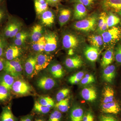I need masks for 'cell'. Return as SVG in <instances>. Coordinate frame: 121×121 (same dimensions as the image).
<instances>
[{
  "mask_svg": "<svg viewBox=\"0 0 121 121\" xmlns=\"http://www.w3.org/2000/svg\"><path fill=\"white\" fill-rule=\"evenodd\" d=\"M27 37L28 36H25L17 39H15L14 41V44L18 47L21 46L24 43Z\"/></svg>",
  "mask_w": 121,
  "mask_h": 121,
  "instance_id": "bcb514c9",
  "label": "cell"
},
{
  "mask_svg": "<svg viewBox=\"0 0 121 121\" xmlns=\"http://www.w3.org/2000/svg\"><path fill=\"white\" fill-rule=\"evenodd\" d=\"M32 117L31 115H29L23 117L19 121H32Z\"/></svg>",
  "mask_w": 121,
  "mask_h": 121,
  "instance_id": "816d5d0a",
  "label": "cell"
},
{
  "mask_svg": "<svg viewBox=\"0 0 121 121\" xmlns=\"http://www.w3.org/2000/svg\"><path fill=\"white\" fill-rule=\"evenodd\" d=\"M107 15L105 12H102L98 17L97 26L98 29L101 28L104 25V24L106 22L107 17Z\"/></svg>",
  "mask_w": 121,
  "mask_h": 121,
  "instance_id": "60d3db41",
  "label": "cell"
},
{
  "mask_svg": "<svg viewBox=\"0 0 121 121\" xmlns=\"http://www.w3.org/2000/svg\"><path fill=\"white\" fill-rule=\"evenodd\" d=\"M94 115L91 112H88L84 115L82 121H94Z\"/></svg>",
  "mask_w": 121,
  "mask_h": 121,
  "instance_id": "7dc6e473",
  "label": "cell"
},
{
  "mask_svg": "<svg viewBox=\"0 0 121 121\" xmlns=\"http://www.w3.org/2000/svg\"><path fill=\"white\" fill-rule=\"evenodd\" d=\"M62 118V114L60 111L55 110L50 114L48 121H60Z\"/></svg>",
  "mask_w": 121,
  "mask_h": 121,
  "instance_id": "f35d334b",
  "label": "cell"
},
{
  "mask_svg": "<svg viewBox=\"0 0 121 121\" xmlns=\"http://www.w3.org/2000/svg\"><path fill=\"white\" fill-rule=\"evenodd\" d=\"M48 5L52 6L56 5L60 2V0H46Z\"/></svg>",
  "mask_w": 121,
  "mask_h": 121,
  "instance_id": "681fc988",
  "label": "cell"
},
{
  "mask_svg": "<svg viewBox=\"0 0 121 121\" xmlns=\"http://www.w3.org/2000/svg\"><path fill=\"white\" fill-rule=\"evenodd\" d=\"M11 105L9 104L2 107L0 114V121H16V118L12 112Z\"/></svg>",
  "mask_w": 121,
  "mask_h": 121,
  "instance_id": "5bb4252c",
  "label": "cell"
},
{
  "mask_svg": "<svg viewBox=\"0 0 121 121\" xmlns=\"http://www.w3.org/2000/svg\"><path fill=\"white\" fill-rule=\"evenodd\" d=\"M87 14V9L86 7L80 3H75L74 5L73 16L75 20H82L86 17Z\"/></svg>",
  "mask_w": 121,
  "mask_h": 121,
  "instance_id": "4fadbf2b",
  "label": "cell"
},
{
  "mask_svg": "<svg viewBox=\"0 0 121 121\" xmlns=\"http://www.w3.org/2000/svg\"><path fill=\"white\" fill-rule=\"evenodd\" d=\"M70 92V90L67 88H63L59 91L56 96L57 101H60L66 98Z\"/></svg>",
  "mask_w": 121,
  "mask_h": 121,
  "instance_id": "d590c367",
  "label": "cell"
},
{
  "mask_svg": "<svg viewBox=\"0 0 121 121\" xmlns=\"http://www.w3.org/2000/svg\"><path fill=\"white\" fill-rule=\"evenodd\" d=\"M28 36V34L26 32L22 31L20 32H19L17 33L14 37L15 39H17V38H20L24 36Z\"/></svg>",
  "mask_w": 121,
  "mask_h": 121,
  "instance_id": "c3c4849f",
  "label": "cell"
},
{
  "mask_svg": "<svg viewBox=\"0 0 121 121\" xmlns=\"http://www.w3.org/2000/svg\"><path fill=\"white\" fill-rule=\"evenodd\" d=\"M104 44L106 45H113L119 41L121 37V29L115 26L108 29L102 34Z\"/></svg>",
  "mask_w": 121,
  "mask_h": 121,
  "instance_id": "3957f363",
  "label": "cell"
},
{
  "mask_svg": "<svg viewBox=\"0 0 121 121\" xmlns=\"http://www.w3.org/2000/svg\"><path fill=\"white\" fill-rule=\"evenodd\" d=\"M83 61L80 56H76L66 59L65 64L70 69H77L82 65Z\"/></svg>",
  "mask_w": 121,
  "mask_h": 121,
  "instance_id": "ffe728a7",
  "label": "cell"
},
{
  "mask_svg": "<svg viewBox=\"0 0 121 121\" xmlns=\"http://www.w3.org/2000/svg\"><path fill=\"white\" fill-rule=\"evenodd\" d=\"M116 75L115 67L110 65L104 68L103 74V78L105 82L111 83Z\"/></svg>",
  "mask_w": 121,
  "mask_h": 121,
  "instance_id": "2e32d148",
  "label": "cell"
},
{
  "mask_svg": "<svg viewBox=\"0 0 121 121\" xmlns=\"http://www.w3.org/2000/svg\"><path fill=\"white\" fill-rule=\"evenodd\" d=\"M96 0H72V2L74 3H79L85 6L87 9L93 7L95 4Z\"/></svg>",
  "mask_w": 121,
  "mask_h": 121,
  "instance_id": "74e56055",
  "label": "cell"
},
{
  "mask_svg": "<svg viewBox=\"0 0 121 121\" xmlns=\"http://www.w3.org/2000/svg\"><path fill=\"white\" fill-rule=\"evenodd\" d=\"M95 79L92 75L87 74L81 80V83L83 85H87L94 82Z\"/></svg>",
  "mask_w": 121,
  "mask_h": 121,
  "instance_id": "b9f144b4",
  "label": "cell"
},
{
  "mask_svg": "<svg viewBox=\"0 0 121 121\" xmlns=\"http://www.w3.org/2000/svg\"><path fill=\"white\" fill-rule=\"evenodd\" d=\"M69 98H66L55 104V107L60 112H66L69 109Z\"/></svg>",
  "mask_w": 121,
  "mask_h": 121,
  "instance_id": "4dcf8cb0",
  "label": "cell"
},
{
  "mask_svg": "<svg viewBox=\"0 0 121 121\" xmlns=\"http://www.w3.org/2000/svg\"><path fill=\"white\" fill-rule=\"evenodd\" d=\"M102 5L107 12L121 15V0H103Z\"/></svg>",
  "mask_w": 121,
  "mask_h": 121,
  "instance_id": "8992f818",
  "label": "cell"
},
{
  "mask_svg": "<svg viewBox=\"0 0 121 121\" xmlns=\"http://www.w3.org/2000/svg\"><path fill=\"white\" fill-rule=\"evenodd\" d=\"M43 27L40 25L36 24L33 27L31 33V39L32 43L36 42L42 37Z\"/></svg>",
  "mask_w": 121,
  "mask_h": 121,
  "instance_id": "d4e9b609",
  "label": "cell"
},
{
  "mask_svg": "<svg viewBox=\"0 0 121 121\" xmlns=\"http://www.w3.org/2000/svg\"><path fill=\"white\" fill-rule=\"evenodd\" d=\"M101 110L106 113L117 114L121 110V107L117 102L115 100L107 103H103L101 106Z\"/></svg>",
  "mask_w": 121,
  "mask_h": 121,
  "instance_id": "8fae6325",
  "label": "cell"
},
{
  "mask_svg": "<svg viewBox=\"0 0 121 121\" xmlns=\"http://www.w3.org/2000/svg\"><path fill=\"white\" fill-rule=\"evenodd\" d=\"M33 43L32 49L35 51L41 52L44 51L45 43L44 36H42L38 41Z\"/></svg>",
  "mask_w": 121,
  "mask_h": 121,
  "instance_id": "1f68e13d",
  "label": "cell"
},
{
  "mask_svg": "<svg viewBox=\"0 0 121 121\" xmlns=\"http://www.w3.org/2000/svg\"><path fill=\"white\" fill-rule=\"evenodd\" d=\"M114 58L117 63L121 64V44L117 45L114 50Z\"/></svg>",
  "mask_w": 121,
  "mask_h": 121,
  "instance_id": "7bdbcfd3",
  "label": "cell"
},
{
  "mask_svg": "<svg viewBox=\"0 0 121 121\" xmlns=\"http://www.w3.org/2000/svg\"><path fill=\"white\" fill-rule=\"evenodd\" d=\"M103 95V103L110 102L114 100V91L110 87L107 86L104 88Z\"/></svg>",
  "mask_w": 121,
  "mask_h": 121,
  "instance_id": "4316f807",
  "label": "cell"
},
{
  "mask_svg": "<svg viewBox=\"0 0 121 121\" xmlns=\"http://www.w3.org/2000/svg\"><path fill=\"white\" fill-rule=\"evenodd\" d=\"M33 89L26 81L22 79L15 80L12 87L11 93L17 96H25L32 94Z\"/></svg>",
  "mask_w": 121,
  "mask_h": 121,
  "instance_id": "7a4b0ae2",
  "label": "cell"
},
{
  "mask_svg": "<svg viewBox=\"0 0 121 121\" xmlns=\"http://www.w3.org/2000/svg\"><path fill=\"white\" fill-rule=\"evenodd\" d=\"M16 21L9 23L5 28L4 31V37L5 38H9L10 35L15 26Z\"/></svg>",
  "mask_w": 121,
  "mask_h": 121,
  "instance_id": "8d00e7d4",
  "label": "cell"
},
{
  "mask_svg": "<svg viewBox=\"0 0 121 121\" xmlns=\"http://www.w3.org/2000/svg\"><path fill=\"white\" fill-rule=\"evenodd\" d=\"M23 68L22 64L18 59L14 60L5 61L4 71L15 78L21 75Z\"/></svg>",
  "mask_w": 121,
  "mask_h": 121,
  "instance_id": "277c9868",
  "label": "cell"
},
{
  "mask_svg": "<svg viewBox=\"0 0 121 121\" xmlns=\"http://www.w3.org/2000/svg\"><path fill=\"white\" fill-rule=\"evenodd\" d=\"M5 13L4 9L0 8V23L4 17Z\"/></svg>",
  "mask_w": 121,
  "mask_h": 121,
  "instance_id": "f5cc1de1",
  "label": "cell"
},
{
  "mask_svg": "<svg viewBox=\"0 0 121 121\" xmlns=\"http://www.w3.org/2000/svg\"><path fill=\"white\" fill-rule=\"evenodd\" d=\"M52 59V56L47 54H39L36 56L35 69L32 77L47 67Z\"/></svg>",
  "mask_w": 121,
  "mask_h": 121,
  "instance_id": "5b68a950",
  "label": "cell"
},
{
  "mask_svg": "<svg viewBox=\"0 0 121 121\" xmlns=\"http://www.w3.org/2000/svg\"><path fill=\"white\" fill-rule=\"evenodd\" d=\"M49 71L54 78H60L63 76L64 70L62 65L59 64H55L49 68Z\"/></svg>",
  "mask_w": 121,
  "mask_h": 121,
  "instance_id": "cb8c5ba5",
  "label": "cell"
},
{
  "mask_svg": "<svg viewBox=\"0 0 121 121\" xmlns=\"http://www.w3.org/2000/svg\"><path fill=\"white\" fill-rule=\"evenodd\" d=\"M21 24L19 23V22H16L14 28H13L12 31L11 33L9 38H12L15 37L17 33L19 32L21 28Z\"/></svg>",
  "mask_w": 121,
  "mask_h": 121,
  "instance_id": "ee69618b",
  "label": "cell"
},
{
  "mask_svg": "<svg viewBox=\"0 0 121 121\" xmlns=\"http://www.w3.org/2000/svg\"><path fill=\"white\" fill-rule=\"evenodd\" d=\"M12 98V93L7 88L0 85V104H9Z\"/></svg>",
  "mask_w": 121,
  "mask_h": 121,
  "instance_id": "603a6c76",
  "label": "cell"
},
{
  "mask_svg": "<svg viewBox=\"0 0 121 121\" xmlns=\"http://www.w3.org/2000/svg\"><path fill=\"white\" fill-rule=\"evenodd\" d=\"M81 95L86 101L93 102L97 98V91L93 87H86L82 91Z\"/></svg>",
  "mask_w": 121,
  "mask_h": 121,
  "instance_id": "9a60e30c",
  "label": "cell"
},
{
  "mask_svg": "<svg viewBox=\"0 0 121 121\" xmlns=\"http://www.w3.org/2000/svg\"><path fill=\"white\" fill-rule=\"evenodd\" d=\"M7 43L4 37L0 36V58H3L7 48Z\"/></svg>",
  "mask_w": 121,
  "mask_h": 121,
  "instance_id": "ab89813d",
  "label": "cell"
},
{
  "mask_svg": "<svg viewBox=\"0 0 121 121\" xmlns=\"http://www.w3.org/2000/svg\"><path fill=\"white\" fill-rule=\"evenodd\" d=\"M84 54L86 58L89 61L94 62L98 59L99 55V50L97 48L90 46L85 48Z\"/></svg>",
  "mask_w": 121,
  "mask_h": 121,
  "instance_id": "e0dca14e",
  "label": "cell"
},
{
  "mask_svg": "<svg viewBox=\"0 0 121 121\" xmlns=\"http://www.w3.org/2000/svg\"><path fill=\"white\" fill-rule=\"evenodd\" d=\"M83 116L84 112L82 108L77 106L72 109L70 117L71 121H82Z\"/></svg>",
  "mask_w": 121,
  "mask_h": 121,
  "instance_id": "484cf974",
  "label": "cell"
},
{
  "mask_svg": "<svg viewBox=\"0 0 121 121\" xmlns=\"http://www.w3.org/2000/svg\"><path fill=\"white\" fill-rule=\"evenodd\" d=\"M109 13L107 17V23L109 28L115 26L120 22V18L115 14L111 12Z\"/></svg>",
  "mask_w": 121,
  "mask_h": 121,
  "instance_id": "f546056e",
  "label": "cell"
},
{
  "mask_svg": "<svg viewBox=\"0 0 121 121\" xmlns=\"http://www.w3.org/2000/svg\"><path fill=\"white\" fill-rule=\"evenodd\" d=\"M114 58V52L112 48H110L106 51L102 58L101 65L103 68L110 65L112 63Z\"/></svg>",
  "mask_w": 121,
  "mask_h": 121,
  "instance_id": "d6986e66",
  "label": "cell"
},
{
  "mask_svg": "<svg viewBox=\"0 0 121 121\" xmlns=\"http://www.w3.org/2000/svg\"><path fill=\"white\" fill-rule=\"evenodd\" d=\"M35 112L41 114H45L50 112L51 108L43 105L38 101L35 102L33 107Z\"/></svg>",
  "mask_w": 121,
  "mask_h": 121,
  "instance_id": "d6a6232c",
  "label": "cell"
},
{
  "mask_svg": "<svg viewBox=\"0 0 121 121\" xmlns=\"http://www.w3.org/2000/svg\"><path fill=\"white\" fill-rule=\"evenodd\" d=\"M35 121H44L42 119H37V120H36Z\"/></svg>",
  "mask_w": 121,
  "mask_h": 121,
  "instance_id": "db71d44e",
  "label": "cell"
},
{
  "mask_svg": "<svg viewBox=\"0 0 121 121\" xmlns=\"http://www.w3.org/2000/svg\"><path fill=\"white\" fill-rule=\"evenodd\" d=\"M22 50L18 46L13 44L7 47L4 57L6 60H11L18 59L22 54Z\"/></svg>",
  "mask_w": 121,
  "mask_h": 121,
  "instance_id": "30bf717a",
  "label": "cell"
},
{
  "mask_svg": "<svg viewBox=\"0 0 121 121\" xmlns=\"http://www.w3.org/2000/svg\"><path fill=\"white\" fill-rule=\"evenodd\" d=\"M3 0H0V3L1 2H2V1H3Z\"/></svg>",
  "mask_w": 121,
  "mask_h": 121,
  "instance_id": "11a10c76",
  "label": "cell"
},
{
  "mask_svg": "<svg viewBox=\"0 0 121 121\" xmlns=\"http://www.w3.org/2000/svg\"><path fill=\"white\" fill-rule=\"evenodd\" d=\"M38 102L43 105L50 108H52L55 105L54 100L49 96L41 97Z\"/></svg>",
  "mask_w": 121,
  "mask_h": 121,
  "instance_id": "836d02e7",
  "label": "cell"
},
{
  "mask_svg": "<svg viewBox=\"0 0 121 121\" xmlns=\"http://www.w3.org/2000/svg\"><path fill=\"white\" fill-rule=\"evenodd\" d=\"M88 41L91 45L99 48L104 44L102 36L91 35L88 37Z\"/></svg>",
  "mask_w": 121,
  "mask_h": 121,
  "instance_id": "f1b7e54d",
  "label": "cell"
},
{
  "mask_svg": "<svg viewBox=\"0 0 121 121\" xmlns=\"http://www.w3.org/2000/svg\"><path fill=\"white\" fill-rule=\"evenodd\" d=\"M36 56H31L26 60L25 64V70L26 74L31 78H33L35 69Z\"/></svg>",
  "mask_w": 121,
  "mask_h": 121,
  "instance_id": "7402d4cb",
  "label": "cell"
},
{
  "mask_svg": "<svg viewBox=\"0 0 121 121\" xmlns=\"http://www.w3.org/2000/svg\"><path fill=\"white\" fill-rule=\"evenodd\" d=\"M56 82L52 78L43 76L37 80L36 84L39 89L43 90L48 91L51 90L55 86Z\"/></svg>",
  "mask_w": 121,
  "mask_h": 121,
  "instance_id": "9c48e42d",
  "label": "cell"
},
{
  "mask_svg": "<svg viewBox=\"0 0 121 121\" xmlns=\"http://www.w3.org/2000/svg\"><path fill=\"white\" fill-rule=\"evenodd\" d=\"M71 15V10L68 8L61 9L59 12L58 21L61 27L65 25L69 21Z\"/></svg>",
  "mask_w": 121,
  "mask_h": 121,
  "instance_id": "44dd1931",
  "label": "cell"
},
{
  "mask_svg": "<svg viewBox=\"0 0 121 121\" xmlns=\"http://www.w3.org/2000/svg\"><path fill=\"white\" fill-rule=\"evenodd\" d=\"M5 60L3 58H0V72L4 70Z\"/></svg>",
  "mask_w": 121,
  "mask_h": 121,
  "instance_id": "f907efd6",
  "label": "cell"
},
{
  "mask_svg": "<svg viewBox=\"0 0 121 121\" xmlns=\"http://www.w3.org/2000/svg\"><path fill=\"white\" fill-rule=\"evenodd\" d=\"M79 40L78 37L71 33H67L63 36L62 44L64 48L67 49H72L78 47Z\"/></svg>",
  "mask_w": 121,
  "mask_h": 121,
  "instance_id": "ba28073f",
  "label": "cell"
},
{
  "mask_svg": "<svg viewBox=\"0 0 121 121\" xmlns=\"http://www.w3.org/2000/svg\"><path fill=\"white\" fill-rule=\"evenodd\" d=\"M84 75L83 72L79 71L74 74L69 78L68 81L72 84H75L81 81Z\"/></svg>",
  "mask_w": 121,
  "mask_h": 121,
  "instance_id": "e575fe53",
  "label": "cell"
},
{
  "mask_svg": "<svg viewBox=\"0 0 121 121\" xmlns=\"http://www.w3.org/2000/svg\"><path fill=\"white\" fill-rule=\"evenodd\" d=\"M15 78L7 73L4 71L0 72V85L11 91Z\"/></svg>",
  "mask_w": 121,
  "mask_h": 121,
  "instance_id": "7c38bea8",
  "label": "cell"
},
{
  "mask_svg": "<svg viewBox=\"0 0 121 121\" xmlns=\"http://www.w3.org/2000/svg\"><path fill=\"white\" fill-rule=\"evenodd\" d=\"M98 19L96 15H91L76 22L74 28L78 31L86 32L94 31L97 24Z\"/></svg>",
  "mask_w": 121,
  "mask_h": 121,
  "instance_id": "6da1fadb",
  "label": "cell"
},
{
  "mask_svg": "<svg viewBox=\"0 0 121 121\" xmlns=\"http://www.w3.org/2000/svg\"><path fill=\"white\" fill-rule=\"evenodd\" d=\"M99 121H119L115 117L110 115H102L100 117Z\"/></svg>",
  "mask_w": 121,
  "mask_h": 121,
  "instance_id": "f6af8a7d",
  "label": "cell"
},
{
  "mask_svg": "<svg viewBox=\"0 0 121 121\" xmlns=\"http://www.w3.org/2000/svg\"><path fill=\"white\" fill-rule=\"evenodd\" d=\"M41 22L44 26L50 27L55 21V15L51 10H46L41 14Z\"/></svg>",
  "mask_w": 121,
  "mask_h": 121,
  "instance_id": "ac0fdd59",
  "label": "cell"
},
{
  "mask_svg": "<svg viewBox=\"0 0 121 121\" xmlns=\"http://www.w3.org/2000/svg\"><path fill=\"white\" fill-rule=\"evenodd\" d=\"M48 5L46 0H35V9L37 15H41L47 10Z\"/></svg>",
  "mask_w": 121,
  "mask_h": 121,
  "instance_id": "83f0119b",
  "label": "cell"
},
{
  "mask_svg": "<svg viewBox=\"0 0 121 121\" xmlns=\"http://www.w3.org/2000/svg\"><path fill=\"white\" fill-rule=\"evenodd\" d=\"M44 37L45 40L44 51L48 53L54 51L58 44V38L56 34L54 32H48L45 34Z\"/></svg>",
  "mask_w": 121,
  "mask_h": 121,
  "instance_id": "52a82bcc",
  "label": "cell"
}]
</instances>
